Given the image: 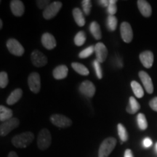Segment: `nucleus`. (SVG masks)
<instances>
[{"mask_svg": "<svg viewBox=\"0 0 157 157\" xmlns=\"http://www.w3.org/2000/svg\"><path fill=\"white\" fill-rule=\"evenodd\" d=\"M34 139V135L31 132H25L16 135L12 139V143L15 147L24 148L28 147Z\"/></svg>", "mask_w": 157, "mask_h": 157, "instance_id": "nucleus-1", "label": "nucleus"}, {"mask_svg": "<svg viewBox=\"0 0 157 157\" xmlns=\"http://www.w3.org/2000/svg\"><path fill=\"white\" fill-rule=\"evenodd\" d=\"M117 139L113 137L105 138L100 146L98 150V157H109L117 145Z\"/></svg>", "mask_w": 157, "mask_h": 157, "instance_id": "nucleus-2", "label": "nucleus"}, {"mask_svg": "<svg viewBox=\"0 0 157 157\" xmlns=\"http://www.w3.org/2000/svg\"><path fill=\"white\" fill-rule=\"evenodd\" d=\"M52 142L51 133L48 129H42L39 132L37 138V146L42 151L47 150L50 146Z\"/></svg>", "mask_w": 157, "mask_h": 157, "instance_id": "nucleus-3", "label": "nucleus"}, {"mask_svg": "<svg viewBox=\"0 0 157 157\" xmlns=\"http://www.w3.org/2000/svg\"><path fill=\"white\" fill-rule=\"evenodd\" d=\"M19 125L20 121L17 118H12L9 120L4 121L0 125V135L2 137L6 136Z\"/></svg>", "mask_w": 157, "mask_h": 157, "instance_id": "nucleus-4", "label": "nucleus"}, {"mask_svg": "<svg viewBox=\"0 0 157 157\" xmlns=\"http://www.w3.org/2000/svg\"><path fill=\"white\" fill-rule=\"evenodd\" d=\"M50 121L52 124L59 128H67L71 126L72 121L69 118L62 114L55 113L50 117Z\"/></svg>", "mask_w": 157, "mask_h": 157, "instance_id": "nucleus-5", "label": "nucleus"}, {"mask_svg": "<svg viewBox=\"0 0 157 157\" xmlns=\"http://www.w3.org/2000/svg\"><path fill=\"white\" fill-rule=\"evenodd\" d=\"M63 4L60 1H56L50 3L48 7L43 11V17L44 19L50 20L58 14V12L61 9Z\"/></svg>", "mask_w": 157, "mask_h": 157, "instance_id": "nucleus-6", "label": "nucleus"}, {"mask_svg": "<svg viewBox=\"0 0 157 157\" xmlns=\"http://www.w3.org/2000/svg\"><path fill=\"white\" fill-rule=\"evenodd\" d=\"M28 84L29 89L32 93L35 94L39 93L41 89L40 75L36 72L31 73L28 77Z\"/></svg>", "mask_w": 157, "mask_h": 157, "instance_id": "nucleus-7", "label": "nucleus"}, {"mask_svg": "<svg viewBox=\"0 0 157 157\" xmlns=\"http://www.w3.org/2000/svg\"><path fill=\"white\" fill-rule=\"evenodd\" d=\"M7 48L9 52L15 56H22L25 52L22 44L15 39H10L7 41Z\"/></svg>", "mask_w": 157, "mask_h": 157, "instance_id": "nucleus-8", "label": "nucleus"}, {"mask_svg": "<svg viewBox=\"0 0 157 157\" xmlns=\"http://www.w3.org/2000/svg\"><path fill=\"white\" fill-rule=\"evenodd\" d=\"M31 60L33 65L36 67L41 68L48 63V58L41 51L34 50L31 55Z\"/></svg>", "mask_w": 157, "mask_h": 157, "instance_id": "nucleus-9", "label": "nucleus"}, {"mask_svg": "<svg viewBox=\"0 0 157 157\" xmlns=\"http://www.w3.org/2000/svg\"><path fill=\"white\" fill-rule=\"evenodd\" d=\"M78 90L82 95L87 98H93L95 95L96 88L93 82L86 80L82 82L78 87Z\"/></svg>", "mask_w": 157, "mask_h": 157, "instance_id": "nucleus-10", "label": "nucleus"}, {"mask_svg": "<svg viewBox=\"0 0 157 157\" xmlns=\"http://www.w3.org/2000/svg\"><path fill=\"white\" fill-rule=\"evenodd\" d=\"M121 36L126 43H130L133 39V32L130 24L127 22L121 23L120 26Z\"/></svg>", "mask_w": 157, "mask_h": 157, "instance_id": "nucleus-11", "label": "nucleus"}, {"mask_svg": "<svg viewBox=\"0 0 157 157\" xmlns=\"http://www.w3.org/2000/svg\"><path fill=\"white\" fill-rule=\"evenodd\" d=\"M95 52L96 60L101 63L106 60L108 53H109L107 48L103 42H98L95 45Z\"/></svg>", "mask_w": 157, "mask_h": 157, "instance_id": "nucleus-12", "label": "nucleus"}, {"mask_svg": "<svg viewBox=\"0 0 157 157\" xmlns=\"http://www.w3.org/2000/svg\"><path fill=\"white\" fill-rule=\"evenodd\" d=\"M139 77H140L147 93L148 94L153 93V92H154V84H153L151 76L146 71H140L139 72Z\"/></svg>", "mask_w": 157, "mask_h": 157, "instance_id": "nucleus-13", "label": "nucleus"}, {"mask_svg": "<svg viewBox=\"0 0 157 157\" xmlns=\"http://www.w3.org/2000/svg\"><path fill=\"white\" fill-rule=\"evenodd\" d=\"M139 57H140L141 63L143 65L144 67H146V68H151L154 60V54H153L151 51H144V52H141Z\"/></svg>", "mask_w": 157, "mask_h": 157, "instance_id": "nucleus-14", "label": "nucleus"}, {"mask_svg": "<svg viewBox=\"0 0 157 157\" xmlns=\"http://www.w3.org/2000/svg\"><path fill=\"white\" fill-rule=\"evenodd\" d=\"M42 44L47 50H52L56 47L57 42L53 35L50 33H44L42 36Z\"/></svg>", "mask_w": 157, "mask_h": 157, "instance_id": "nucleus-15", "label": "nucleus"}, {"mask_svg": "<svg viewBox=\"0 0 157 157\" xmlns=\"http://www.w3.org/2000/svg\"><path fill=\"white\" fill-rule=\"evenodd\" d=\"M10 9L13 14L16 17H21L25 12L24 5L20 0H13V1H11Z\"/></svg>", "mask_w": 157, "mask_h": 157, "instance_id": "nucleus-16", "label": "nucleus"}, {"mask_svg": "<svg viewBox=\"0 0 157 157\" xmlns=\"http://www.w3.org/2000/svg\"><path fill=\"white\" fill-rule=\"evenodd\" d=\"M137 3L139 10H140L141 14L143 15V16L148 17L151 15L152 9L150 4L148 2L145 1V0H138Z\"/></svg>", "mask_w": 157, "mask_h": 157, "instance_id": "nucleus-17", "label": "nucleus"}, {"mask_svg": "<svg viewBox=\"0 0 157 157\" xmlns=\"http://www.w3.org/2000/svg\"><path fill=\"white\" fill-rule=\"evenodd\" d=\"M68 72V68L65 65H60L57 66L52 71V75L56 79L60 80L63 79L66 77H67Z\"/></svg>", "mask_w": 157, "mask_h": 157, "instance_id": "nucleus-18", "label": "nucleus"}, {"mask_svg": "<svg viewBox=\"0 0 157 157\" xmlns=\"http://www.w3.org/2000/svg\"><path fill=\"white\" fill-rule=\"evenodd\" d=\"M23 95V90L20 88H17V89H15L13 90L12 93L10 94L7 99V103L9 105H14L18 102V101L22 98Z\"/></svg>", "mask_w": 157, "mask_h": 157, "instance_id": "nucleus-19", "label": "nucleus"}, {"mask_svg": "<svg viewBox=\"0 0 157 157\" xmlns=\"http://www.w3.org/2000/svg\"><path fill=\"white\" fill-rule=\"evenodd\" d=\"M72 14H73L74 21L78 26L82 27L85 25V18H84L83 12L78 7H75L72 11Z\"/></svg>", "mask_w": 157, "mask_h": 157, "instance_id": "nucleus-20", "label": "nucleus"}, {"mask_svg": "<svg viewBox=\"0 0 157 157\" xmlns=\"http://www.w3.org/2000/svg\"><path fill=\"white\" fill-rule=\"evenodd\" d=\"M140 109V105L134 97L131 96L129 99V104L127 106L126 111L130 114L136 113Z\"/></svg>", "mask_w": 157, "mask_h": 157, "instance_id": "nucleus-21", "label": "nucleus"}, {"mask_svg": "<svg viewBox=\"0 0 157 157\" xmlns=\"http://www.w3.org/2000/svg\"><path fill=\"white\" fill-rule=\"evenodd\" d=\"M90 31L96 40H100L102 38L101 26L96 21H93L90 25Z\"/></svg>", "mask_w": 157, "mask_h": 157, "instance_id": "nucleus-22", "label": "nucleus"}, {"mask_svg": "<svg viewBox=\"0 0 157 157\" xmlns=\"http://www.w3.org/2000/svg\"><path fill=\"white\" fill-rule=\"evenodd\" d=\"M13 117V111L8 108L0 105V121H4L9 120Z\"/></svg>", "mask_w": 157, "mask_h": 157, "instance_id": "nucleus-23", "label": "nucleus"}, {"mask_svg": "<svg viewBox=\"0 0 157 157\" xmlns=\"http://www.w3.org/2000/svg\"><path fill=\"white\" fill-rule=\"evenodd\" d=\"M71 67L73 68V69L78 74H81L82 76L89 75V70H88L87 68L83 64L79 63L74 62L71 63Z\"/></svg>", "mask_w": 157, "mask_h": 157, "instance_id": "nucleus-24", "label": "nucleus"}, {"mask_svg": "<svg viewBox=\"0 0 157 157\" xmlns=\"http://www.w3.org/2000/svg\"><path fill=\"white\" fill-rule=\"evenodd\" d=\"M131 87H132L133 93H134L135 95L136 96L137 98H141L144 95V91H143V87L138 82L136 81L131 82Z\"/></svg>", "mask_w": 157, "mask_h": 157, "instance_id": "nucleus-25", "label": "nucleus"}, {"mask_svg": "<svg viewBox=\"0 0 157 157\" xmlns=\"http://www.w3.org/2000/svg\"><path fill=\"white\" fill-rule=\"evenodd\" d=\"M117 24H118V21L115 15H109L107 17V21H106L108 29H109L110 31H115L116 29H117Z\"/></svg>", "mask_w": 157, "mask_h": 157, "instance_id": "nucleus-26", "label": "nucleus"}, {"mask_svg": "<svg viewBox=\"0 0 157 157\" xmlns=\"http://www.w3.org/2000/svg\"><path fill=\"white\" fill-rule=\"evenodd\" d=\"M117 130L118 135H119V137H120L121 140L122 142H126L128 140V133H127L126 128H125L122 124H118Z\"/></svg>", "mask_w": 157, "mask_h": 157, "instance_id": "nucleus-27", "label": "nucleus"}, {"mask_svg": "<svg viewBox=\"0 0 157 157\" xmlns=\"http://www.w3.org/2000/svg\"><path fill=\"white\" fill-rule=\"evenodd\" d=\"M86 42V34L84 31H80L74 37V43L76 46H82Z\"/></svg>", "mask_w": 157, "mask_h": 157, "instance_id": "nucleus-28", "label": "nucleus"}, {"mask_svg": "<svg viewBox=\"0 0 157 157\" xmlns=\"http://www.w3.org/2000/svg\"><path fill=\"white\" fill-rule=\"evenodd\" d=\"M137 121L139 128L140 129L145 130V129H147V127H148V122H147L146 116L143 114V113H138L137 117Z\"/></svg>", "mask_w": 157, "mask_h": 157, "instance_id": "nucleus-29", "label": "nucleus"}, {"mask_svg": "<svg viewBox=\"0 0 157 157\" xmlns=\"http://www.w3.org/2000/svg\"><path fill=\"white\" fill-rule=\"evenodd\" d=\"M95 52V46H90L88 48H85L84 50H82L81 52L78 53V58L84 59L87 58L90 56H92V54Z\"/></svg>", "mask_w": 157, "mask_h": 157, "instance_id": "nucleus-30", "label": "nucleus"}, {"mask_svg": "<svg viewBox=\"0 0 157 157\" xmlns=\"http://www.w3.org/2000/svg\"><path fill=\"white\" fill-rule=\"evenodd\" d=\"M93 67L98 78V79H101L103 78V70H102L101 63L98 62L97 60H95L93 61Z\"/></svg>", "mask_w": 157, "mask_h": 157, "instance_id": "nucleus-31", "label": "nucleus"}, {"mask_svg": "<svg viewBox=\"0 0 157 157\" xmlns=\"http://www.w3.org/2000/svg\"><path fill=\"white\" fill-rule=\"evenodd\" d=\"M117 0H110L109 5L107 7V12L109 15H114L117 12Z\"/></svg>", "mask_w": 157, "mask_h": 157, "instance_id": "nucleus-32", "label": "nucleus"}, {"mask_svg": "<svg viewBox=\"0 0 157 157\" xmlns=\"http://www.w3.org/2000/svg\"><path fill=\"white\" fill-rule=\"evenodd\" d=\"M9 82L8 75L5 71H2L0 73V87L2 89L5 88Z\"/></svg>", "mask_w": 157, "mask_h": 157, "instance_id": "nucleus-33", "label": "nucleus"}, {"mask_svg": "<svg viewBox=\"0 0 157 157\" xmlns=\"http://www.w3.org/2000/svg\"><path fill=\"white\" fill-rule=\"evenodd\" d=\"M82 7L84 14L88 15L91 11L92 2L90 0H83L82 1Z\"/></svg>", "mask_w": 157, "mask_h": 157, "instance_id": "nucleus-34", "label": "nucleus"}, {"mask_svg": "<svg viewBox=\"0 0 157 157\" xmlns=\"http://www.w3.org/2000/svg\"><path fill=\"white\" fill-rule=\"evenodd\" d=\"M37 7L41 10H44L48 7V5L50 4V0H38L36 2Z\"/></svg>", "mask_w": 157, "mask_h": 157, "instance_id": "nucleus-35", "label": "nucleus"}, {"mask_svg": "<svg viewBox=\"0 0 157 157\" xmlns=\"http://www.w3.org/2000/svg\"><path fill=\"white\" fill-rule=\"evenodd\" d=\"M149 105L152 110L157 112V97L154 98L151 101L149 102Z\"/></svg>", "mask_w": 157, "mask_h": 157, "instance_id": "nucleus-36", "label": "nucleus"}, {"mask_svg": "<svg viewBox=\"0 0 157 157\" xmlns=\"http://www.w3.org/2000/svg\"><path fill=\"white\" fill-rule=\"evenodd\" d=\"M143 146H144L145 148H148L152 145V140H151L149 137H146V138L143 140Z\"/></svg>", "mask_w": 157, "mask_h": 157, "instance_id": "nucleus-37", "label": "nucleus"}, {"mask_svg": "<svg viewBox=\"0 0 157 157\" xmlns=\"http://www.w3.org/2000/svg\"><path fill=\"white\" fill-rule=\"evenodd\" d=\"M98 2L104 7H108L109 5V0H99L98 1Z\"/></svg>", "mask_w": 157, "mask_h": 157, "instance_id": "nucleus-38", "label": "nucleus"}, {"mask_svg": "<svg viewBox=\"0 0 157 157\" xmlns=\"http://www.w3.org/2000/svg\"><path fill=\"white\" fill-rule=\"evenodd\" d=\"M124 157H133L132 151L130 149H127L124 152Z\"/></svg>", "mask_w": 157, "mask_h": 157, "instance_id": "nucleus-39", "label": "nucleus"}, {"mask_svg": "<svg viewBox=\"0 0 157 157\" xmlns=\"http://www.w3.org/2000/svg\"><path fill=\"white\" fill-rule=\"evenodd\" d=\"M7 157H18V156H17V154L15 151H11L9 153Z\"/></svg>", "mask_w": 157, "mask_h": 157, "instance_id": "nucleus-40", "label": "nucleus"}, {"mask_svg": "<svg viewBox=\"0 0 157 157\" xmlns=\"http://www.w3.org/2000/svg\"><path fill=\"white\" fill-rule=\"evenodd\" d=\"M2 25H3L2 21V20H0V29H2Z\"/></svg>", "mask_w": 157, "mask_h": 157, "instance_id": "nucleus-41", "label": "nucleus"}, {"mask_svg": "<svg viewBox=\"0 0 157 157\" xmlns=\"http://www.w3.org/2000/svg\"><path fill=\"white\" fill-rule=\"evenodd\" d=\"M155 149H156V151L157 153V143H156V146H155Z\"/></svg>", "mask_w": 157, "mask_h": 157, "instance_id": "nucleus-42", "label": "nucleus"}]
</instances>
